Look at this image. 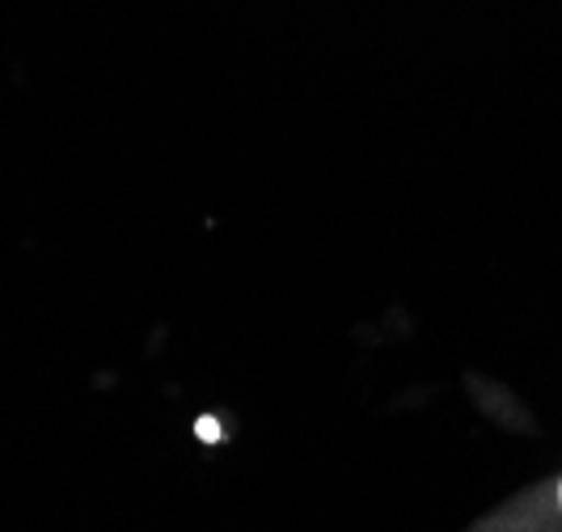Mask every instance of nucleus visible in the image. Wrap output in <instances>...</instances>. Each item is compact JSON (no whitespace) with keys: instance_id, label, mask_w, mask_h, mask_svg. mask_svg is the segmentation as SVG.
Returning <instances> with one entry per match:
<instances>
[{"instance_id":"f257e3e1","label":"nucleus","mask_w":562,"mask_h":532,"mask_svg":"<svg viewBox=\"0 0 562 532\" xmlns=\"http://www.w3.org/2000/svg\"><path fill=\"white\" fill-rule=\"evenodd\" d=\"M195 435H199V440H207V444H216V440H221V422H216V419H199L195 422Z\"/></svg>"},{"instance_id":"f03ea898","label":"nucleus","mask_w":562,"mask_h":532,"mask_svg":"<svg viewBox=\"0 0 562 532\" xmlns=\"http://www.w3.org/2000/svg\"><path fill=\"white\" fill-rule=\"evenodd\" d=\"M559 499H562V486H559Z\"/></svg>"}]
</instances>
